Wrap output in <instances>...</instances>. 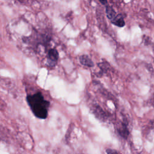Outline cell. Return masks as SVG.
Masks as SVG:
<instances>
[{
  "label": "cell",
  "mask_w": 154,
  "mask_h": 154,
  "mask_svg": "<svg viewBox=\"0 0 154 154\" xmlns=\"http://www.w3.org/2000/svg\"><path fill=\"white\" fill-rule=\"evenodd\" d=\"M26 102L35 117L39 119H46L48 116L50 102L44 97L40 91L26 96Z\"/></svg>",
  "instance_id": "obj_1"
},
{
  "label": "cell",
  "mask_w": 154,
  "mask_h": 154,
  "mask_svg": "<svg viewBox=\"0 0 154 154\" xmlns=\"http://www.w3.org/2000/svg\"><path fill=\"white\" fill-rule=\"evenodd\" d=\"M118 134L123 138H127L129 134V131L128 128V123L126 122V121L123 120V122H121L118 125L116 128Z\"/></svg>",
  "instance_id": "obj_2"
},
{
  "label": "cell",
  "mask_w": 154,
  "mask_h": 154,
  "mask_svg": "<svg viewBox=\"0 0 154 154\" xmlns=\"http://www.w3.org/2000/svg\"><path fill=\"white\" fill-rule=\"evenodd\" d=\"M58 59V52H57V51L54 48L50 49L48 51V64L51 66H54L57 62Z\"/></svg>",
  "instance_id": "obj_3"
},
{
  "label": "cell",
  "mask_w": 154,
  "mask_h": 154,
  "mask_svg": "<svg viewBox=\"0 0 154 154\" xmlns=\"http://www.w3.org/2000/svg\"><path fill=\"white\" fill-rule=\"evenodd\" d=\"M79 62L81 64L87 66V67H93L94 66V63L93 61L90 59V58L87 55H82L79 57Z\"/></svg>",
  "instance_id": "obj_4"
},
{
  "label": "cell",
  "mask_w": 154,
  "mask_h": 154,
  "mask_svg": "<svg viewBox=\"0 0 154 154\" xmlns=\"http://www.w3.org/2000/svg\"><path fill=\"white\" fill-rule=\"evenodd\" d=\"M112 24L118 27H123L125 25V22L124 18L122 14H117L116 16L111 21Z\"/></svg>",
  "instance_id": "obj_5"
},
{
  "label": "cell",
  "mask_w": 154,
  "mask_h": 154,
  "mask_svg": "<svg viewBox=\"0 0 154 154\" xmlns=\"http://www.w3.org/2000/svg\"><path fill=\"white\" fill-rule=\"evenodd\" d=\"M105 13L106 17H108V19H109L111 21L116 16V12L114 10V8L108 5L106 6L105 8Z\"/></svg>",
  "instance_id": "obj_6"
},
{
  "label": "cell",
  "mask_w": 154,
  "mask_h": 154,
  "mask_svg": "<svg viewBox=\"0 0 154 154\" xmlns=\"http://www.w3.org/2000/svg\"><path fill=\"white\" fill-rule=\"evenodd\" d=\"M106 152L107 154H122L121 153H120L119 152H118L117 150L113 149H110V148H108L106 149Z\"/></svg>",
  "instance_id": "obj_7"
},
{
  "label": "cell",
  "mask_w": 154,
  "mask_h": 154,
  "mask_svg": "<svg viewBox=\"0 0 154 154\" xmlns=\"http://www.w3.org/2000/svg\"><path fill=\"white\" fill-rule=\"evenodd\" d=\"M99 1L103 5H107L108 1L107 0H99Z\"/></svg>",
  "instance_id": "obj_8"
}]
</instances>
